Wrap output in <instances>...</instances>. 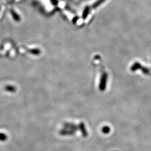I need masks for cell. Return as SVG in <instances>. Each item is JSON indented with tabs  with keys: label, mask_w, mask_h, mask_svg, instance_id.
<instances>
[{
	"label": "cell",
	"mask_w": 151,
	"mask_h": 151,
	"mask_svg": "<svg viewBox=\"0 0 151 151\" xmlns=\"http://www.w3.org/2000/svg\"><path fill=\"white\" fill-rule=\"evenodd\" d=\"M79 127V130L81 132V133H82L83 137H86L88 136V133L86 130V126L85 125V124L83 122L80 123V124L78 125Z\"/></svg>",
	"instance_id": "obj_1"
},
{
	"label": "cell",
	"mask_w": 151,
	"mask_h": 151,
	"mask_svg": "<svg viewBox=\"0 0 151 151\" xmlns=\"http://www.w3.org/2000/svg\"><path fill=\"white\" fill-rule=\"evenodd\" d=\"M64 125V127L66 129H70L72 130H73V131H77V130L79 129V127L78 125H77L75 124H71V123H66Z\"/></svg>",
	"instance_id": "obj_2"
},
{
	"label": "cell",
	"mask_w": 151,
	"mask_h": 151,
	"mask_svg": "<svg viewBox=\"0 0 151 151\" xmlns=\"http://www.w3.org/2000/svg\"><path fill=\"white\" fill-rule=\"evenodd\" d=\"M66 129V128H65ZM75 132L73 131V130H72L70 129H66L64 130H62L60 132V134L61 135H63V136H66V135H74L75 134Z\"/></svg>",
	"instance_id": "obj_3"
},
{
	"label": "cell",
	"mask_w": 151,
	"mask_h": 151,
	"mask_svg": "<svg viewBox=\"0 0 151 151\" xmlns=\"http://www.w3.org/2000/svg\"><path fill=\"white\" fill-rule=\"evenodd\" d=\"M101 131L104 134H108L110 131V127H107V126H105V127H103L101 129Z\"/></svg>",
	"instance_id": "obj_4"
},
{
	"label": "cell",
	"mask_w": 151,
	"mask_h": 151,
	"mask_svg": "<svg viewBox=\"0 0 151 151\" xmlns=\"http://www.w3.org/2000/svg\"><path fill=\"white\" fill-rule=\"evenodd\" d=\"M6 139V137L5 134L0 133V140L4 141V140H5Z\"/></svg>",
	"instance_id": "obj_5"
}]
</instances>
